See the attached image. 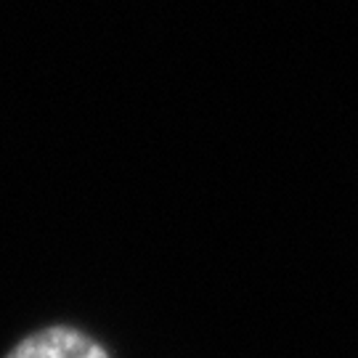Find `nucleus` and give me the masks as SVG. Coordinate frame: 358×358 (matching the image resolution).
Segmentation results:
<instances>
[{
	"label": "nucleus",
	"instance_id": "obj_1",
	"mask_svg": "<svg viewBox=\"0 0 358 358\" xmlns=\"http://www.w3.org/2000/svg\"><path fill=\"white\" fill-rule=\"evenodd\" d=\"M6 358H109L96 340L72 327H48L29 334Z\"/></svg>",
	"mask_w": 358,
	"mask_h": 358
}]
</instances>
